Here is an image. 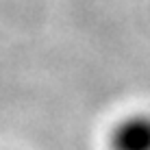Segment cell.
I'll return each mask as SVG.
<instances>
[{
  "label": "cell",
  "mask_w": 150,
  "mask_h": 150,
  "mask_svg": "<svg viewBox=\"0 0 150 150\" xmlns=\"http://www.w3.org/2000/svg\"><path fill=\"white\" fill-rule=\"evenodd\" d=\"M111 150H150V115H131L111 131Z\"/></svg>",
  "instance_id": "cell-1"
}]
</instances>
